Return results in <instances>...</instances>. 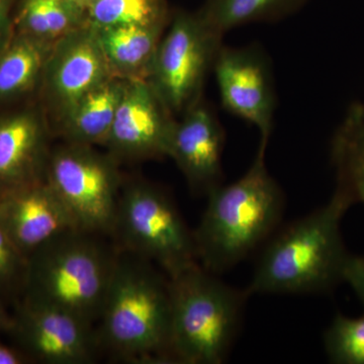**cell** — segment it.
<instances>
[{"label": "cell", "instance_id": "cell-28", "mask_svg": "<svg viewBox=\"0 0 364 364\" xmlns=\"http://www.w3.org/2000/svg\"><path fill=\"white\" fill-rule=\"evenodd\" d=\"M13 324V315L7 312L4 296L0 294V333L9 332Z\"/></svg>", "mask_w": 364, "mask_h": 364}, {"label": "cell", "instance_id": "cell-13", "mask_svg": "<svg viewBox=\"0 0 364 364\" xmlns=\"http://www.w3.org/2000/svg\"><path fill=\"white\" fill-rule=\"evenodd\" d=\"M51 134L41 105L0 112V196L45 179Z\"/></svg>", "mask_w": 364, "mask_h": 364}, {"label": "cell", "instance_id": "cell-15", "mask_svg": "<svg viewBox=\"0 0 364 364\" xmlns=\"http://www.w3.org/2000/svg\"><path fill=\"white\" fill-rule=\"evenodd\" d=\"M0 225L26 259L55 237L77 229L46 179L0 196Z\"/></svg>", "mask_w": 364, "mask_h": 364}, {"label": "cell", "instance_id": "cell-4", "mask_svg": "<svg viewBox=\"0 0 364 364\" xmlns=\"http://www.w3.org/2000/svg\"><path fill=\"white\" fill-rule=\"evenodd\" d=\"M107 235L72 229L28 257L23 298L97 322L119 249Z\"/></svg>", "mask_w": 364, "mask_h": 364}, {"label": "cell", "instance_id": "cell-19", "mask_svg": "<svg viewBox=\"0 0 364 364\" xmlns=\"http://www.w3.org/2000/svg\"><path fill=\"white\" fill-rule=\"evenodd\" d=\"M339 196L349 207L364 203V104L354 102L332 141Z\"/></svg>", "mask_w": 364, "mask_h": 364}, {"label": "cell", "instance_id": "cell-27", "mask_svg": "<svg viewBox=\"0 0 364 364\" xmlns=\"http://www.w3.org/2000/svg\"><path fill=\"white\" fill-rule=\"evenodd\" d=\"M31 363L20 348L7 346L0 341V364H25Z\"/></svg>", "mask_w": 364, "mask_h": 364}, {"label": "cell", "instance_id": "cell-17", "mask_svg": "<svg viewBox=\"0 0 364 364\" xmlns=\"http://www.w3.org/2000/svg\"><path fill=\"white\" fill-rule=\"evenodd\" d=\"M128 81L109 77L74 105L53 132L64 143L105 146Z\"/></svg>", "mask_w": 364, "mask_h": 364}, {"label": "cell", "instance_id": "cell-25", "mask_svg": "<svg viewBox=\"0 0 364 364\" xmlns=\"http://www.w3.org/2000/svg\"><path fill=\"white\" fill-rule=\"evenodd\" d=\"M342 280L350 284L364 306V255L349 254L342 272Z\"/></svg>", "mask_w": 364, "mask_h": 364}, {"label": "cell", "instance_id": "cell-12", "mask_svg": "<svg viewBox=\"0 0 364 364\" xmlns=\"http://www.w3.org/2000/svg\"><path fill=\"white\" fill-rule=\"evenodd\" d=\"M176 124L148 79L128 81L105 146L119 163L169 157Z\"/></svg>", "mask_w": 364, "mask_h": 364}, {"label": "cell", "instance_id": "cell-29", "mask_svg": "<svg viewBox=\"0 0 364 364\" xmlns=\"http://www.w3.org/2000/svg\"><path fill=\"white\" fill-rule=\"evenodd\" d=\"M71 1L76 2V4H78L79 6L85 7L86 9L88 4H90L91 0H71Z\"/></svg>", "mask_w": 364, "mask_h": 364}, {"label": "cell", "instance_id": "cell-10", "mask_svg": "<svg viewBox=\"0 0 364 364\" xmlns=\"http://www.w3.org/2000/svg\"><path fill=\"white\" fill-rule=\"evenodd\" d=\"M109 77L97 36L88 26L55 43L38 90L51 131L76 102Z\"/></svg>", "mask_w": 364, "mask_h": 364}, {"label": "cell", "instance_id": "cell-21", "mask_svg": "<svg viewBox=\"0 0 364 364\" xmlns=\"http://www.w3.org/2000/svg\"><path fill=\"white\" fill-rule=\"evenodd\" d=\"M308 0H205L200 9L208 23L226 33L254 23H272L298 13Z\"/></svg>", "mask_w": 364, "mask_h": 364}, {"label": "cell", "instance_id": "cell-26", "mask_svg": "<svg viewBox=\"0 0 364 364\" xmlns=\"http://www.w3.org/2000/svg\"><path fill=\"white\" fill-rule=\"evenodd\" d=\"M18 0H0V52L9 44L16 33L14 11Z\"/></svg>", "mask_w": 364, "mask_h": 364}, {"label": "cell", "instance_id": "cell-1", "mask_svg": "<svg viewBox=\"0 0 364 364\" xmlns=\"http://www.w3.org/2000/svg\"><path fill=\"white\" fill-rule=\"evenodd\" d=\"M154 263L119 250L97 330L100 350L119 363H173L169 277Z\"/></svg>", "mask_w": 364, "mask_h": 364}, {"label": "cell", "instance_id": "cell-6", "mask_svg": "<svg viewBox=\"0 0 364 364\" xmlns=\"http://www.w3.org/2000/svg\"><path fill=\"white\" fill-rule=\"evenodd\" d=\"M109 237L119 251L151 261L168 277L198 263L193 231L169 196L149 182L123 184Z\"/></svg>", "mask_w": 364, "mask_h": 364}, {"label": "cell", "instance_id": "cell-7", "mask_svg": "<svg viewBox=\"0 0 364 364\" xmlns=\"http://www.w3.org/2000/svg\"><path fill=\"white\" fill-rule=\"evenodd\" d=\"M45 179L77 229L111 236L123 186L114 157L93 146L64 143L51 149Z\"/></svg>", "mask_w": 364, "mask_h": 364}, {"label": "cell", "instance_id": "cell-23", "mask_svg": "<svg viewBox=\"0 0 364 364\" xmlns=\"http://www.w3.org/2000/svg\"><path fill=\"white\" fill-rule=\"evenodd\" d=\"M324 345L333 363L364 364V314L358 318L337 314L326 330Z\"/></svg>", "mask_w": 364, "mask_h": 364}, {"label": "cell", "instance_id": "cell-20", "mask_svg": "<svg viewBox=\"0 0 364 364\" xmlns=\"http://www.w3.org/2000/svg\"><path fill=\"white\" fill-rule=\"evenodd\" d=\"M85 26V7L71 0H18L14 11L16 33L50 45Z\"/></svg>", "mask_w": 364, "mask_h": 364}, {"label": "cell", "instance_id": "cell-5", "mask_svg": "<svg viewBox=\"0 0 364 364\" xmlns=\"http://www.w3.org/2000/svg\"><path fill=\"white\" fill-rule=\"evenodd\" d=\"M173 363L221 364L236 338L249 298L200 263L169 277Z\"/></svg>", "mask_w": 364, "mask_h": 364}, {"label": "cell", "instance_id": "cell-16", "mask_svg": "<svg viewBox=\"0 0 364 364\" xmlns=\"http://www.w3.org/2000/svg\"><path fill=\"white\" fill-rule=\"evenodd\" d=\"M168 25L91 30L97 36L112 77L127 81L145 80L149 78L158 46Z\"/></svg>", "mask_w": 364, "mask_h": 364}, {"label": "cell", "instance_id": "cell-9", "mask_svg": "<svg viewBox=\"0 0 364 364\" xmlns=\"http://www.w3.org/2000/svg\"><path fill=\"white\" fill-rule=\"evenodd\" d=\"M9 332L31 363L90 364L102 353L93 323L32 299L18 301Z\"/></svg>", "mask_w": 364, "mask_h": 364}, {"label": "cell", "instance_id": "cell-11", "mask_svg": "<svg viewBox=\"0 0 364 364\" xmlns=\"http://www.w3.org/2000/svg\"><path fill=\"white\" fill-rule=\"evenodd\" d=\"M223 109L244 119L269 141L277 97L272 67L258 45H223L214 69Z\"/></svg>", "mask_w": 364, "mask_h": 364}, {"label": "cell", "instance_id": "cell-3", "mask_svg": "<svg viewBox=\"0 0 364 364\" xmlns=\"http://www.w3.org/2000/svg\"><path fill=\"white\" fill-rule=\"evenodd\" d=\"M349 208L334 193L327 205L275 235L245 289L249 296L326 293L343 282L342 272L349 254L340 226Z\"/></svg>", "mask_w": 364, "mask_h": 364}, {"label": "cell", "instance_id": "cell-22", "mask_svg": "<svg viewBox=\"0 0 364 364\" xmlns=\"http://www.w3.org/2000/svg\"><path fill=\"white\" fill-rule=\"evenodd\" d=\"M166 0H91L86 7V21L92 30L117 26L169 23Z\"/></svg>", "mask_w": 364, "mask_h": 364}, {"label": "cell", "instance_id": "cell-24", "mask_svg": "<svg viewBox=\"0 0 364 364\" xmlns=\"http://www.w3.org/2000/svg\"><path fill=\"white\" fill-rule=\"evenodd\" d=\"M28 259L20 252L0 225V294L23 293Z\"/></svg>", "mask_w": 364, "mask_h": 364}, {"label": "cell", "instance_id": "cell-14", "mask_svg": "<svg viewBox=\"0 0 364 364\" xmlns=\"http://www.w3.org/2000/svg\"><path fill=\"white\" fill-rule=\"evenodd\" d=\"M225 132L210 105L196 102L176 121L169 158L176 161L191 191L207 196L223 184Z\"/></svg>", "mask_w": 364, "mask_h": 364}, {"label": "cell", "instance_id": "cell-2", "mask_svg": "<svg viewBox=\"0 0 364 364\" xmlns=\"http://www.w3.org/2000/svg\"><path fill=\"white\" fill-rule=\"evenodd\" d=\"M268 141L260 140L252 165L232 183L207 196L202 220L193 231L200 267L220 275L269 238L284 214V198L265 163Z\"/></svg>", "mask_w": 364, "mask_h": 364}, {"label": "cell", "instance_id": "cell-18", "mask_svg": "<svg viewBox=\"0 0 364 364\" xmlns=\"http://www.w3.org/2000/svg\"><path fill=\"white\" fill-rule=\"evenodd\" d=\"M53 46L14 33L0 52V105L16 104L39 90Z\"/></svg>", "mask_w": 364, "mask_h": 364}, {"label": "cell", "instance_id": "cell-8", "mask_svg": "<svg viewBox=\"0 0 364 364\" xmlns=\"http://www.w3.org/2000/svg\"><path fill=\"white\" fill-rule=\"evenodd\" d=\"M168 26L148 80L176 117L203 100L205 79L214 69L225 35L200 9L177 11Z\"/></svg>", "mask_w": 364, "mask_h": 364}]
</instances>
